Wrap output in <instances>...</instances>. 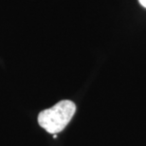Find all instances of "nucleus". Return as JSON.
<instances>
[{"mask_svg": "<svg viewBox=\"0 0 146 146\" xmlns=\"http://www.w3.org/2000/svg\"><path fill=\"white\" fill-rule=\"evenodd\" d=\"M76 111L75 104L64 100L38 115V123L48 133L57 134L66 128Z\"/></svg>", "mask_w": 146, "mask_h": 146, "instance_id": "nucleus-1", "label": "nucleus"}, {"mask_svg": "<svg viewBox=\"0 0 146 146\" xmlns=\"http://www.w3.org/2000/svg\"><path fill=\"white\" fill-rule=\"evenodd\" d=\"M139 4H141L142 7L146 9V0H139Z\"/></svg>", "mask_w": 146, "mask_h": 146, "instance_id": "nucleus-2", "label": "nucleus"}]
</instances>
